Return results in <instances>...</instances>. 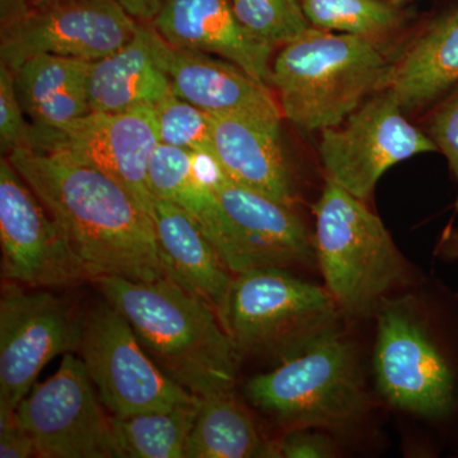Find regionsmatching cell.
I'll return each instance as SVG.
<instances>
[{"label":"cell","mask_w":458,"mask_h":458,"mask_svg":"<svg viewBox=\"0 0 458 458\" xmlns=\"http://www.w3.org/2000/svg\"><path fill=\"white\" fill-rule=\"evenodd\" d=\"M457 87L458 8L437 18L418 36L393 64L386 89L403 113H411L439 104Z\"/></svg>","instance_id":"44dd1931"},{"label":"cell","mask_w":458,"mask_h":458,"mask_svg":"<svg viewBox=\"0 0 458 458\" xmlns=\"http://www.w3.org/2000/svg\"><path fill=\"white\" fill-rule=\"evenodd\" d=\"M59 225L89 280L171 278L152 216L119 181L56 153L7 156Z\"/></svg>","instance_id":"6da1fadb"},{"label":"cell","mask_w":458,"mask_h":458,"mask_svg":"<svg viewBox=\"0 0 458 458\" xmlns=\"http://www.w3.org/2000/svg\"><path fill=\"white\" fill-rule=\"evenodd\" d=\"M316 261L340 311L366 318L378 311L409 270L381 219L363 200L327 180L315 205Z\"/></svg>","instance_id":"5b68a950"},{"label":"cell","mask_w":458,"mask_h":458,"mask_svg":"<svg viewBox=\"0 0 458 458\" xmlns=\"http://www.w3.org/2000/svg\"><path fill=\"white\" fill-rule=\"evenodd\" d=\"M340 313L327 288L261 267L234 276L222 324L240 360L279 364L339 328Z\"/></svg>","instance_id":"52a82bcc"},{"label":"cell","mask_w":458,"mask_h":458,"mask_svg":"<svg viewBox=\"0 0 458 458\" xmlns=\"http://www.w3.org/2000/svg\"><path fill=\"white\" fill-rule=\"evenodd\" d=\"M152 25L172 47L222 57L270 89L274 47L247 31L232 0H164Z\"/></svg>","instance_id":"2e32d148"},{"label":"cell","mask_w":458,"mask_h":458,"mask_svg":"<svg viewBox=\"0 0 458 458\" xmlns=\"http://www.w3.org/2000/svg\"><path fill=\"white\" fill-rule=\"evenodd\" d=\"M232 4L247 31L271 47L288 44L312 27L301 0H232Z\"/></svg>","instance_id":"4316f807"},{"label":"cell","mask_w":458,"mask_h":458,"mask_svg":"<svg viewBox=\"0 0 458 458\" xmlns=\"http://www.w3.org/2000/svg\"><path fill=\"white\" fill-rule=\"evenodd\" d=\"M98 397L82 358L68 352L55 375L33 386L14 415L35 442L38 457H122L113 415Z\"/></svg>","instance_id":"30bf717a"},{"label":"cell","mask_w":458,"mask_h":458,"mask_svg":"<svg viewBox=\"0 0 458 458\" xmlns=\"http://www.w3.org/2000/svg\"><path fill=\"white\" fill-rule=\"evenodd\" d=\"M185 454L189 458L279 457L278 443L262 438L233 391L200 397Z\"/></svg>","instance_id":"cb8c5ba5"},{"label":"cell","mask_w":458,"mask_h":458,"mask_svg":"<svg viewBox=\"0 0 458 458\" xmlns=\"http://www.w3.org/2000/svg\"><path fill=\"white\" fill-rule=\"evenodd\" d=\"M157 54L174 95L210 114H242L282 120L269 87L228 60L172 47L158 33Z\"/></svg>","instance_id":"e0dca14e"},{"label":"cell","mask_w":458,"mask_h":458,"mask_svg":"<svg viewBox=\"0 0 458 458\" xmlns=\"http://www.w3.org/2000/svg\"><path fill=\"white\" fill-rule=\"evenodd\" d=\"M376 315L382 399L443 428L458 448V295L443 291L432 316L409 295L388 297Z\"/></svg>","instance_id":"3957f363"},{"label":"cell","mask_w":458,"mask_h":458,"mask_svg":"<svg viewBox=\"0 0 458 458\" xmlns=\"http://www.w3.org/2000/svg\"><path fill=\"white\" fill-rule=\"evenodd\" d=\"M138 22L152 23L164 0H116Z\"/></svg>","instance_id":"836d02e7"},{"label":"cell","mask_w":458,"mask_h":458,"mask_svg":"<svg viewBox=\"0 0 458 458\" xmlns=\"http://www.w3.org/2000/svg\"><path fill=\"white\" fill-rule=\"evenodd\" d=\"M158 31L140 22L128 44L92 62L89 82V113H123L152 106L174 92L157 54Z\"/></svg>","instance_id":"ffe728a7"},{"label":"cell","mask_w":458,"mask_h":458,"mask_svg":"<svg viewBox=\"0 0 458 458\" xmlns=\"http://www.w3.org/2000/svg\"><path fill=\"white\" fill-rule=\"evenodd\" d=\"M92 62L40 54L14 71L18 98L29 122L38 128H59L89 113Z\"/></svg>","instance_id":"7402d4cb"},{"label":"cell","mask_w":458,"mask_h":458,"mask_svg":"<svg viewBox=\"0 0 458 458\" xmlns=\"http://www.w3.org/2000/svg\"><path fill=\"white\" fill-rule=\"evenodd\" d=\"M456 208L458 209V197ZM438 252L443 259H447V260H458V231H450L445 234L441 243H439Z\"/></svg>","instance_id":"e575fe53"},{"label":"cell","mask_w":458,"mask_h":458,"mask_svg":"<svg viewBox=\"0 0 458 458\" xmlns=\"http://www.w3.org/2000/svg\"><path fill=\"white\" fill-rule=\"evenodd\" d=\"M80 354L101 403L114 417L174 409L200 397L157 366L129 322L108 302L83 318Z\"/></svg>","instance_id":"ba28073f"},{"label":"cell","mask_w":458,"mask_h":458,"mask_svg":"<svg viewBox=\"0 0 458 458\" xmlns=\"http://www.w3.org/2000/svg\"><path fill=\"white\" fill-rule=\"evenodd\" d=\"M33 9L32 0H0V30L18 25Z\"/></svg>","instance_id":"d6a6232c"},{"label":"cell","mask_w":458,"mask_h":458,"mask_svg":"<svg viewBox=\"0 0 458 458\" xmlns=\"http://www.w3.org/2000/svg\"><path fill=\"white\" fill-rule=\"evenodd\" d=\"M313 27L373 40L399 27L396 9L379 0H301Z\"/></svg>","instance_id":"484cf974"},{"label":"cell","mask_w":458,"mask_h":458,"mask_svg":"<svg viewBox=\"0 0 458 458\" xmlns=\"http://www.w3.org/2000/svg\"><path fill=\"white\" fill-rule=\"evenodd\" d=\"M56 2V0H32L33 8L41 7V5L50 4V3Z\"/></svg>","instance_id":"d590c367"},{"label":"cell","mask_w":458,"mask_h":458,"mask_svg":"<svg viewBox=\"0 0 458 458\" xmlns=\"http://www.w3.org/2000/svg\"><path fill=\"white\" fill-rule=\"evenodd\" d=\"M245 396L288 429H346L369 406L354 344L340 328L269 372L252 377Z\"/></svg>","instance_id":"8992f818"},{"label":"cell","mask_w":458,"mask_h":458,"mask_svg":"<svg viewBox=\"0 0 458 458\" xmlns=\"http://www.w3.org/2000/svg\"><path fill=\"white\" fill-rule=\"evenodd\" d=\"M148 185L153 197L167 199L188 210L225 261L229 241L227 216L212 186L195 174L191 152L159 143L148 167Z\"/></svg>","instance_id":"603a6c76"},{"label":"cell","mask_w":458,"mask_h":458,"mask_svg":"<svg viewBox=\"0 0 458 458\" xmlns=\"http://www.w3.org/2000/svg\"><path fill=\"white\" fill-rule=\"evenodd\" d=\"M213 153L229 180L293 207L298 191L282 146V120L210 114Z\"/></svg>","instance_id":"ac0fdd59"},{"label":"cell","mask_w":458,"mask_h":458,"mask_svg":"<svg viewBox=\"0 0 458 458\" xmlns=\"http://www.w3.org/2000/svg\"><path fill=\"white\" fill-rule=\"evenodd\" d=\"M391 71L370 38L311 27L283 45L273 60L270 87L286 120L303 131H322L387 89Z\"/></svg>","instance_id":"277c9868"},{"label":"cell","mask_w":458,"mask_h":458,"mask_svg":"<svg viewBox=\"0 0 458 458\" xmlns=\"http://www.w3.org/2000/svg\"><path fill=\"white\" fill-rule=\"evenodd\" d=\"M427 134L447 159L454 179L458 180V87L434 106L428 120Z\"/></svg>","instance_id":"f546056e"},{"label":"cell","mask_w":458,"mask_h":458,"mask_svg":"<svg viewBox=\"0 0 458 458\" xmlns=\"http://www.w3.org/2000/svg\"><path fill=\"white\" fill-rule=\"evenodd\" d=\"M200 397L167 410L114 417L113 426L120 456L129 458H182L197 420Z\"/></svg>","instance_id":"d4e9b609"},{"label":"cell","mask_w":458,"mask_h":458,"mask_svg":"<svg viewBox=\"0 0 458 458\" xmlns=\"http://www.w3.org/2000/svg\"><path fill=\"white\" fill-rule=\"evenodd\" d=\"M92 282L174 382L200 397L233 391L240 358L219 316L197 294L172 278Z\"/></svg>","instance_id":"7a4b0ae2"},{"label":"cell","mask_w":458,"mask_h":458,"mask_svg":"<svg viewBox=\"0 0 458 458\" xmlns=\"http://www.w3.org/2000/svg\"><path fill=\"white\" fill-rule=\"evenodd\" d=\"M138 27L116 0H56L2 31L0 62L13 72L40 54L96 62L128 44Z\"/></svg>","instance_id":"5bb4252c"},{"label":"cell","mask_w":458,"mask_h":458,"mask_svg":"<svg viewBox=\"0 0 458 458\" xmlns=\"http://www.w3.org/2000/svg\"><path fill=\"white\" fill-rule=\"evenodd\" d=\"M229 225L225 262L237 274L261 267H310L316 261L315 240L292 205L227 176L214 183Z\"/></svg>","instance_id":"9a60e30c"},{"label":"cell","mask_w":458,"mask_h":458,"mask_svg":"<svg viewBox=\"0 0 458 458\" xmlns=\"http://www.w3.org/2000/svg\"><path fill=\"white\" fill-rule=\"evenodd\" d=\"M31 123L18 98L13 71L0 62V148L8 156L18 148H30Z\"/></svg>","instance_id":"f1b7e54d"},{"label":"cell","mask_w":458,"mask_h":458,"mask_svg":"<svg viewBox=\"0 0 458 458\" xmlns=\"http://www.w3.org/2000/svg\"><path fill=\"white\" fill-rule=\"evenodd\" d=\"M150 216L171 278L209 304L222 322L234 274L212 241L188 210L167 199L153 197Z\"/></svg>","instance_id":"d6986e66"},{"label":"cell","mask_w":458,"mask_h":458,"mask_svg":"<svg viewBox=\"0 0 458 458\" xmlns=\"http://www.w3.org/2000/svg\"><path fill=\"white\" fill-rule=\"evenodd\" d=\"M159 144L155 107L89 113L59 128L32 126L29 149L56 153L119 181L148 213L153 195L148 167Z\"/></svg>","instance_id":"7c38bea8"},{"label":"cell","mask_w":458,"mask_h":458,"mask_svg":"<svg viewBox=\"0 0 458 458\" xmlns=\"http://www.w3.org/2000/svg\"><path fill=\"white\" fill-rule=\"evenodd\" d=\"M159 143L189 152L213 153L212 120L174 92L155 106Z\"/></svg>","instance_id":"83f0119b"},{"label":"cell","mask_w":458,"mask_h":458,"mask_svg":"<svg viewBox=\"0 0 458 458\" xmlns=\"http://www.w3.org/2000/svg\"><path fill=\"white\" fill-rule=\"evenodd\" d=\"M38 457L35 442L18 424L16 415H0V458Z\"/></svg>","instance_id":"1f68e13d"},{"label":"cell","mask_w":458,"mask_h":458,"mask_svg":"<svg viewBox=\"0 0 458 458\" xmlns=\"http://www.w3.org/2000/svg\"><path fill=\"white\" fill-rule=\"evenodd\" d=\"M83 318L62 297L3 280L0 298V415L16 411L42 369L80 352Z\"/></svg>","instance_id":"9c48e42d"},{"label":"cell","mask_w":458,"mask_h":458,"mask_svg":"<svg viewBox=\"0 0 458 458\" xmlns=\"http://www.w3.org/2000/svg\"><path fill=\"white\" fill-rule=\"evenodd\" d=\"M335 445L318 428H294L289 429L278 443L279 457L328 458L335 456Z\"/></svg>","instance_id":"4dcf8cb0"},{"label":"cell","mask_w":458,"mask_h":458,"mask_svg":"<svg viewBox=\"0 0 458 458\" xmlns=\"http://www.w3.org/2000/svg\"><path fill=\"white\" fill-rule=\"evenodd\" d=\"M0 245L3 280L31 289L89 280L59 225L7 156L0 158Z\"/></svg>","instance_id":"4fadbf2b"},{"label":"cell","mask_w":458,"mask_h":458,"mask_svg":"<svg viewBox=\"0 0 458 458\" xmlns=\"http://www.w3.org/2000/svg\"><path fill=\"white\" fill-rule=\"evenodd\" d=\"M430 152L438 148L408 122L387 89L367 99L340 125L322 131L318 146L327 180L363 201L391 167Z\"/></svg>","instance_id":"8fae6325"}]
</instances>
